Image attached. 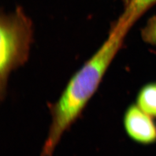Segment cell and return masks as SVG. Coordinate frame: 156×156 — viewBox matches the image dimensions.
<instances>
[{
    "instance_id": "1",
    "label": "cell",
    "mask_w": 156,
    "mask_h": 156,
    "mask_svg": "<svg viewBox=\"0 0 156 156\" xmlns=\"http://www.w3.org/2000/svg\"><path fill=\"white\" fill-rule=\"evenodd\" d=\"M128 30L116 21L104 42L67 84L50 107L51 124L41 156H51L66 132L98 87L112 62L122 48Z\"/></svg>"
},
{
    "instance_id": "2",
    "label": "cell",
    "mask_w": 156,
    "mask_h": 156,
    "mask_svg": "<svg viewBox=\"0 0 156 156\" xmlns=\"http://www.w3.org/2000/svg\"><path fill=\"white\" fill-rule=\"evenodd\" d=\"M34 37L31 18L22 7L0 16V86L4 94L11 73L28 60Z\"/></svg>"
},
{
    "instance_id": "3",
    "label": "cell",
    "mask_w": 156,
    "mask_h": 156,
    "mask_svg": "<svg viewBox=\"0 0 156 156\" xmlns=\"http://www.w3.org/2000/svg\"><path fill=\"white\" fill-rule=\"evenodd\" d=\"M123 122L127 134L135 142L144 145L156 143V122L137 105L128 106Z\"/></svg>"
},
{
    "instance_id": "4",
    "label": "cell",
    "mask_w": 156,
    "mask_h": 156,
    "mask_svg": "<svg viewBox=\"0 0 156 156\" xmlns=\"http://www.w3.org/2000/svg\"><path fill=\"white\" fill-rule=\"evenodd\" d=\"M156 4V0H131L117 19L130 30L142 15Z\"/></svg>"
},
{
    "instance_id": "5",
    "label": "cell",
    "mask_w": 156,
    "mask_h": 156,
    "mask_svg": "<svg viewBox=\"0 0 156 156\" xmlns=\"http://www.w3.org/2000/svg\"><path fill=\"white\" fill-rule=\"evenodd\" d=\"M136 101L142 111L156 119V82L143 86L137 94Z\"/></svg>"
},
{
    "instance_id": "6",
    "label": "cell",
    "mask_w": 156,
    "mask_h": 156,
    "mask_svg": "<svg viewBox=\"0 0 156 156\" xmlns=\"http://www.w3.org/2000/svg\"><path fill=\"white\" fill-rule=\"evenodd\" d=\"M142 39L145 43L156 46V16L149 19L140 31Z\"/></svg>"
},
{
    "instance_id": "7",
    "label": "cell",
    "mask_w": 156,
    "mask_h": 156,
    "mask_svg": "<svg viewBox=\"0 0 156 156\" xmlns=\"http://www.w3.org/2000/svg\"><path fill=\"white\" fill-rule=\"evenodd\" d=\"M122 2H123V5L124 6V8L126 7L129 4L131 0H121Z\"/></svg>"
}]
</instances>
